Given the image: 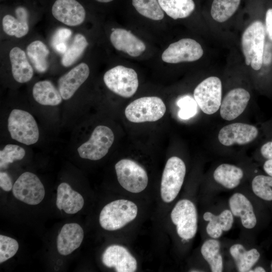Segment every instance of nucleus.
Wrapping results in <instances>:
<instances>
[{
	"label": "nucleus",
	"instance_id": "obj_1",
	"mask_svg": "<svg viewBox=\"0 0 272 272\" xmlns=\"http://www.w3.org/2000/svg\"><path fill=\"white\" fill-rule=\"evenodd\" d=\"M138 212L137 206L127 199L112 201L101 210L99 216L101 226L107 231L120 229L135 219Z\"/></svg>",
	"mask_w": 272,
	"mask_h": 272
},
{
	"label": "nucleus",
	"instance_id": "obj_2",
	"mask_svg": "<svg viewBox=\"0 0 272 272\" xmlns=\"http://www.w3.org/2000/svg\"><path fill=\"white\" fill-rule=\"evenodd\" d=\"M265 30L258 20L253 22L243 33L241 38L242 51L245 63L258 71L263 63Z\"/></svg>",
	"mask_w": 272,
	"mask_h": 272
},
{
	"label": "nucleus",
	"instance_id": "obj_3",
	"mask_svg": "<svg viewBox=\"0 0 272 272\" xmlns=\"http://www.w3.org/2000/svg\"><path fill=\"white\" fill-rule=\"evenodd\" d=\"M8 130L12 139L26 145L35 144L39 132L36 121L29 112L13 109L8 118Z\"/></svg>",
	"mask_w": 272,
	"mask_h": 272
},
{
	"label": "nucleus",
	"instance_id": "obj_4",
	"mask_svg": "<svg viewBox=\"0 0 272 272\" xmlns=\"http://www.w3.org/2000/svg\"><path fill=\"white\" fill-rule=\"evenodd\" d=\"M186 173L185 164L176 156L170 158L164 169L161 182L160 193L163 201H173L179 194Z\"/></svg>",
	"mask_w": 272,
	"mask_h": 272
},
{
	"label": "nucleus",
	"instance_id": "obj_5",
	"mask_svg": "<svg viewBox=\"0 0 272 272\" xmlns=\"http://www.w3.org/2000/svg\"><path fill=\"white\" fill-rule=\"evenodd\" d=\"M166 109L164 102L159 97H144L130 103L125 108V115L132 122L156 121L164 116Z\"/></svg>",
	"mask_w": 272,
	"mask_h": 272
},
{
	"label": "nucleus",
	"instance_id": "obj_6",
	"mask_svg": "<svg viewBox=\"0 0 272 272\" xmlns=\"http://www.w3.org/2000/svg\"><path fill=\"white\" fill-rule=\"evenodd\" d=\"M171 219L180 238L192 239L197 230V212L194 203L188 199L179 200L173 208Z\"/></svg>",
	"mask_w": 272,
	"mask_h": 272
},
{
	"label": "nucleus",
	"instance_id": "obj_7",
	"mask_svg": "<svg viewBox=\"0 0 272 272\" xmlns=\"http://www.w3.org/2000/svg\"><path fill=\"white\" fill-rule=\"evenodd\" d=\"M117 180L127 191L134 193L143 191L147 186L148 177L145 169L133 160L123 159L115 165Z\"/></svg>",
	"mask_w": 272,
	"mask_h": 272
},
{
	"label": "nucleus",
	"instance_id": "obj_8",
	"mask_svg": "<svg viewBox=\"0 0 272 272\" xmlns=\"http://www.w3.org/2000/svg\"><path fill=\"white\" fill-rule=\"evenodd\" d=\"M106 87L112 92L124 98H129L136 92L139 80L136 72L122 65L107 71L103 77Z\"/></svg>",
	"mask_w": 272,
	"mask_h": 272
},
{
	"label": "nucleus",
	"instance_id": "obj_9",
	"mask_svg": "<svg viewBox=\"0 0 272 272\" xmlns=\"http://www.w3.org/2000/svg\"><path fill=\"white\" fill-rule=\"evenodd\" d=\"M114 140L112 130L104 125H98L93 131L90 138L78 148L83 159L99 160L108 153Z\"/></svg>",
	"mask_w": 272,
	"mask_h": 272
},
{
	"label": "nucleus",
	"instance_id": "obj_10",
	"mask_svg": "<svg viewBox=\"0 0 272 272\" xmlns=\"http://www.w3.org/2000/svg\"><path fill=\"white\" fill-rule=\"evenodd\" d=\"M222 86L220 79L210 77L200 83L195 88L194 98L201 110L209 115L216 112L220 107Z\"/></svg>",
	"mask_w": 272,
	"mask_h": 272
},
{
	"label": "nucleus",
	"instance_id": "obj_11",
	"mask_svg": "<svg viewBox=\"0 0 272 272\" xmlns=\"http://www.w3.org/2000/svg\"><path fill=\"white\" fill-rule=\"evenodd\" d=\"M14 196L30 205L39 204L44 197L45 189L39 178L34 173H22L14 183L13 187Z\"/></svg>",
	"mask_w": 272,
	"mask_h": 272
},
{
	"label": "nucleus",
	"instance_id": "obj_12",
	"mask_svg": "<svg viewBox=\"0 0 272 272\" xmlns=\"http://www.w3.org/2000/svg\"><path fill=\"white\" fill-rule=\"evenodd\" d=\"M203 53V49L197 41L183 38L170 44L163 52L162 59L169 63L193 61L201 58Z\"/></svg>",
	"mask_w": 272,
	"mask_h": 272
},
{
	"label": "nucleus",
	"instance_id": "obj_13",
	"mask_svg": "<svg viewBox=\"0 0 272 272\" xmlns=\"http://www.w3.org/2000/svg\"><path fill=\"white\" fill-rule=\"evenodd\" d=\"M50 11L55 19L70 26L81 24L86 16V10L79 0H54Z\"/></svg>",
	"mask_w": 272,
	"mask_h": 272
},
{
	"label": "nucleus",
	"instance_id": "obj_14",
	"mask_svg": "<svg viewBox=\"0 0 272 272\" xmlns=\"http://www.w3.org/2000/svg\"><path fill=\"white\" fill-rule=\"evenodd\" d=\"M258 129L253 125L234 123L222 128L218 134L220 143L225 146L236 144L246 145L252 142L258 135Z\"/></svg>",
	"mask_w": 272,
	"mask_h": 272
},
{
	"label": "nucleus",
	"instance_id": "obj_15",
	"mask_svg": "<svg viewBox=\"0 0 272 272\" xmlns=\"http://www.w3.org/2000/svg\"><path fill=\"white\" fill-rule=\"evenodd\" d=\"M102 261L108 267L117 272H134L137 269L135 258L124 247L119 245L108 246L102 255Z\"/></svg>",
	"mask_w": 272,
	"mask_h": 272
},
{
	"label": "nucleus",
	"instance_id": "obj_16",
	"mask_svg": "<svg viewBox=\"0 0 272 272\" xmlns=\"http://www.w3.org/2000/svg\"><path fill=\"white\" fill-rule=\"evenodd\" d=\"M250 98L249 92L238 88L230 91L225 96L220 106V115L226 120H232L245 109Z\"/></svg>",
	"mask_w": 272,
	"mask_h": 272
},
{
	"label": "nucleus",
	"instance_id": "obj_17",
	"mask_svg": "<svg viewBox=\"0 0 272 272\" xmlns=\"http://www.w3.org/2000/svg\"><path fill=\"white\" fill-rule=\"evenodd\" d=\"M89 74L88 65L82 62L60 77L58 81V88L62 99H70L87 79Z\"/></svg>",
	"mask_w": 272,
	"mask_h": 272
},
{
	"label": "nucleus",
	"instance_id": "obj_18",
	"mask_svg": "<svg viewBox=\"0 0 272 272\" xmlns=\"http://www.w3.org/2000/svg\"><path fill=\"white\" fill-rule=\"evenodd\" d=\"M230 210L233 216L239 218L242 225L247 229H252L257 223V219L253 205L244 194L235 192L228 200Z\"/></svg>",
	"mask_w": 272,
	"mask_h": 272
},
{
	"label": "nucleus",
	"instance_id": "obj_19",
	"mask_svg": "<svg viewBox=\"0 0 272 272\" xmlns=\"http://www.w3.org/2000/svg\"><path fill=\"white\" fill-rule=\"evenodd\" d=\"M110 41L114 47L132 57H137L146 49L145 43L129 31L122 28L113 29Z\"/></svg>",
	"mask_w": 272,
	"mask_h": 272
},
{
	"label": "nucleus",
	"instance_id": "obj_20",
	"mask_svg": "<svg viewBox=\"0 0 272 272\" xmlns=\"http://www.w3.org/2000/svg\"><path fill=\"white\" fill-rule=\"evenodd\" d=\"M84 231L77 223H67L63 226L57 239V248L62 255L71 254L81 245Z\"/></svg>",
	"mask_w": 272,
	"mask_h": 272
},
{
	"label": "nucleus",
	"instance_id": "obj_21",
	"mask_svg": "<svg viewBox=\"0 0 272 272\" xmlns=\"http://www.w3.org/2000/svg\"><path fill=\"white\" fill-rule=\"evenodd\" d=\"M14 13L16 17L11 14L4 16L2 20L3 30L8 35L21 38L29 31V11L26 6L18 5L14 8Z\"/></svg>",
	"mask_w": 272,
	"mask_h": 272
},
{
	"label": "nucleus",
	"instance_id": "obj_22",
	"mask_svg": "<svg viewBox=\"0 0 272 272\" xmlns=\"http://www.w3.org/2000/svg\"><path fill=\"white\" fill-rule=\"evenodd\" d=\"M234 216L230 210L225 209L219 215H215L211 212H206L203 215V219L208 222L206 232L212 238L218 239L224 232L229 231L234 223Z\"/></svg>",
	"mask_w": 272,
	"mask_h": 272
},
{
	"label": "nucleus",
	"instance_id": "obj_23",
	"mask_svg": "<svg viewBox=\"0 0 272 272\" xmlns=\"http://www.w3.org/2000/svg\"><path fill=\"white\" fill-rule=\"evenodd\" d=\"M84 204L81 194L74 190L68 183L62 182L58 185L56 205L59 210H63L68 214H74L80 211Z\"/></svg>",
	"mask_w": 272,
	"mask_h": 272
},
{
	"label": "nucleus",
	"instance_id": "obj_24",
	"mask_svg": "<svg viewBox=\"0 0 272 272\" xmlns=\"http://www.w3.org/2000/svg\"><path fill=\"white\" fill-rule=\"evenodd\" d=\"M9 56L14 79L20 83L29 81L33 77V69L25 51L18 47H15L11 50Z\"/></svg>",
	"mask_w": 272,
	"mask_h": 272
},
{
	"label": "nucleus",
	"instance_id": "obj_25",
	"mask_svg": "<svg viewBox=\"0 0 272 272\" xmlns=\"http://www.w3.org/2000/svg\"><path fill=\"white\" fill-rule=\"evenodd\" d=\"M237 270L240 272H248L260 258V253L255 248L246 249L240 243L233 244L229 249Z\"/></svg>",
	"mask_w": 272,
	"mask_h": 272
},
{
	"label": "nucleus",
	"instance_id": "obj_26",
	"mask_svg": "<svg viewBox=\"0 0 272 272\" xmlns=\"http://www.w3.org/2000/svg\"><path fill=\"white\" fill-rule=\"evenodd\" d=\"M243 176L242 169L235 165L226 163L217 167L213 173L216 182L229 189L237 187Z\"/></svg>",
	"mask_w": 272,
	"mask_h": 272
},
{
	"label": "nucleus",
	"instance_id": "obj_27",
	"mask_svg": "<svg viewBox=\"0 0 272 272\" xmlns=\"http://www.w3.org/2000/svg\"><path fill=\"white\" fill-rule=\"evenodd\" d=\"M32 93L35 100L42 105L56 106L61 102L62 99L59 90L48 80L35 83Z\"/></svg>",
	"mask_w": 272,
	"mask_h": 272
},
{
	"label": "nucleus",
	"instance_id": "obj_28",
	"mask_svg": "<svg viewBox=\"0 0 272 272\" xmlns=\"http://www.w3.org/2000/svg\"><path fill=\"white\" fill-rule=\"evenodd\" d=\"M201 254L208 263L212 272H221L224 264L221 253V243L218 239L210 238L206 240L200 248Z\"/></svg>",
	"mask_w": 272,
	"mask_h": 272
},
{
	"label": "nucleus",
	"instance_id": "obj_29",
	"mask_svg": "<svg viewBox=\"0 0 272 272\" xmlns=\"http://www.w3.org/2000/svg\"><path fill=\"white\" fill-rule=\"evenodd\" d=\"M166 14L173 19L188 17L194 11L195 4L193 0H158Z\"/></svg>",
	"mask_w": 272,
	"mask_h": 272
},
{
	"label": "nucleus",
	"instance_id": "obj_30",
	"mask_svg": "<svg viewBox=\"0 0 272 272\" xmlns=\"http://www.w3.org/2000/svg\"><path fill=\"white\" fill-rule=\"evenodd\" d=\"M26 53L36 71L42 73L47 70L49 50L43 42L40 40L31 42L26 48Z\"/></svg>",
	"mask_w": 272,
	"mask_h": 272
},
{
	"label": "nucleus",
	"instance_id": "obj_31",
	"mask_svg": "<svg viewBox=\"0 0 272 272\" xmlns=\"http://www.w3.org/2000/svg\"><path fill=\"white\" fill-rule=\"evenodd\" d=\"M241 0H214L211 14L213 19L218 22L228 20L237 10Z\"/></svg>",
	"mask_w": 272,
	"mask_h": 272
},
{
	"label": "nucleus",
	"instance_id": "obj_32",
	"mask_svg": "<svg viewBox=\"0 0 272 272\" xmlns=\"http://www.w3.org/2000/svg\"><path fill=\"white\" fill-rule=\"evenodd\" d=\"M88 46V42L85 37L77 34L61 58V64L65 67L73 65L82 55Z\"/></svg>",
	"mask_w": 272,
	"mask_h": 272
},
{
	"label": "nucleus",
	"instance_id": "obj_33",
	"mask_svg": "<svg viewBox=\"0 0 272 272\" xmlns=\"http://www.w3.org/2000/svg\"><path fill=\"white\" fill-rule=\"evenodd\" d=\"M132 4L137 12L146 18L160 20L164 17L158 0H132Z\"/></svg>",
	"mask_w": 272,
	"mask_h": 272
},
{
	"label": "nucleus",
	"instance_id": "obj_34",
	"mask_svg": "<svg viewBox=\"0 0 272 272\" xmlns=\"http://www.w3.org/2000/svg\"><path fill=\"white\" fill-rule=\"evenodd\" d=\"M252 190L258 197L266 200H272V177L258 175L254 177L251 183Z\"/></svg>",
	"mask_w": 272,
	"mask_h": 272
},
{
	"label": "nucleus",
	"instance_id": "obj_35",
	"mask_svg": "<svg viewBox=\"0 0 272 272\" xmlns=\"http://www.w3.org/2000/svg\"><path fill=\"white\" fill-rule=\"evenodd\" d=\"M25 155V151L21 147L13 144L7 145L0 151L1 169L7 168L16 160H22Z\"/></svg>",
	"mask_w": 272,
	"mask_h": 272
},
{
	"label": "nucleus",
	"instance_id": "obj_36",
	"mask_svg": "<svg viewBox=\"0 0 272 272\" xmlns=\"http://www.w3.org/2000/svg\"><path fill=\"white\" fill-rule=\"evenodd\" d=\"M19 248L18 242L14 239L0 235V263H2L12 257Z\"/></svg>",
	"mask_w": 272,
	"mask_h": 272
},
{
	"label": "nucleus",
	"instance_id": "obj_37",
	"mask_svg": "<svg viewBox=\"0 0 272 272\" xmlns=\"http://www.w3.org/2000/svg\"><path fill=\"white\" fill-rule=\"evenodd\" d=\"M177 105L180 107L178 115L182 119H189L196 113L197 103L195 99L189 96L181 97L178 100Z\"/></svg>",
	"mask_w": 272,
	"mask_h": 272
},
{
	"label": "nucleus",
	"instance_id": "obj_38",
	"mask_svg": "<svg viewBox=\"0 0 272 272\" xmlns=\"http://www.w3.org/2000/svg\"><path fill=\"white\" fill-rule=\"evenodd\" d=\"M72 35L71 30L61 28L58 29L53 35L51 39V44L53 47L58 44H67L66 42Z\"/></svg>",
	"mask_w": 272,
	"mask_h": 272
},
{
	"label": "nucleus",
	"instance_id": "obj_39",
	"mask_svg": "<svg viewBox=\"0 0 272 272\" xmlns=\"http://www.w3.org/2000/svg\"><path fill=\"white\" fill-rule=\"evenodd\" d=\"M0 187L6 191H9L13 189L12 179L9 175L5 172L0 173Z\"/></svg>",
	"mask_w": 272,
	"mask_h": 272
},
{
	"label": "nucleus",
	"instance_id": "obj_40",
	"mask_svg": "<svg viewBox=\"0 0 272 272\" xmlns=\"http://www.w3.org/2000/svg\"><path fill=\"white\" fill-rule=\"evenodd\" d=\"M265 29L269 38L272 41V8L268 9L266 13Z\"/></svg>",
	"mask_w": 272,
	"mask_h": 272
},
{
	"label": "nucleus",
	"instance_id": "obj_41",
	"mask_svg": "<svg viewBox=\"0 0 272 272\" xmlns=\"http://www.w3.org/2000/svg\"><path fill=\"white\" fill-rule=\"evenodd\" d=\"M272 60V45L266 43L264 47L263 53V63L269 64Z\"/></svg>",
	"mask_w": 272,
	"mask_h": 272
},
{
	"label": "nucleus",
	"instance_id": "obj_42",
	"mask_svg": "<svg viewBox=\"0 0 272 272\" xmlns=\"http://www.w3.org/2000/svg\"><path fill=\"white\" fill-rule=\"evenodd\" d=\"M261 154L267 159H272V142L264 144L261 148Z\"/></svg>",
	"mask_w": 272,
	"mask_h": 272
},
{
	"label": "nucleus",
	"instance_id": "obj_43",
	"mask_svg": "<svg viewBox=\"0 0 272 272\" xmlns=\"http://www.w3.org/2000/svg\"><path fill=\"white\" fill-rule=\"evenodd\" d=\"M263 169L269 176L272 177V159H268L264 162Z\"/></svg>",
	"mask_w": 272,
	"mask_h": 272
},
{
	"label": "nucleus",
	"instance_id": "obj_44",
	"mask_svg": "<svg viewBox=\"0 0 272 272\" xmlns=\"http://www.w3.org/2000/svg\"><path fill=\"white\" fill-rule=\"evenodd\" d=\"M265 269L262 267V266H256L254 268H252L251 269L249 270L248 272H265Z\"/></svg>",
	"mask_w": 272,
	"mask_h": 272
},
{
	"label": "nucleus",
	"instance_id": "obj_45",
	"mask_svg": "<svg viewBox=\"0 0 272 272\" xmlns=\"http://www.w3.org/2000/svg\"><path fill=\"white\" fill-rule=\"evenodd\" d=\"M271 271H272V261H271Z\"/></svg>",
	"mask_w": 272,
	"mask_h": 272
}]
</instances>
